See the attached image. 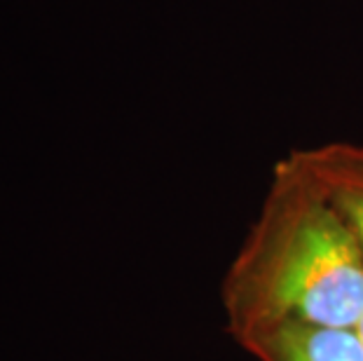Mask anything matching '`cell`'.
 Listing matches in <instances>:
<instances>
[{
  "instance_id": "2",
  "label": "cell",
  "mask_w": 363,
  "mask_h": 361,
  "mask_svg": "<svg viewBox=\"0 0 363 361\" xmlns=\"http://www.w3.org/2000/svg\"><path fill=\"white\" fill-rule=\"evenodd\" d=\"M256 361H363L357 326L281 321L239 345Z\"/></svg>"
},
{
  "instance_id": "3",
  "label": "cell",
  "mask_w": 363,
  "mask_h": 361,
  "mask_svg": "<svg viewBox=\"0 0 363 361\" xmlns=\"http://www.w3.org/2000/svg\"><path fill=\"white\" fill-rule=\"evenodd\" d=\"M303 155L363 249V143L330 141L303 148Z\"/></svg>"
},
{
  "instance_id": "1",
  "label": "cell",
  "mask_w": 363,
  "mask_h": 361,
  "mask_svg": "<svg viewBox=\"0 0 363 361\" xmlns=\"http://www.w3.org/2000/svg\"><path fill=\"white\" fill-rule=\"evenodd\" d=\"M220 303L237 345L281 321H361L363 249L303 150L274 165L260 209L223 277Z\"/></svg>"
},
{
  "instance_id": "4",
  "label": "cell",
  "mask_w": 363,
  "mask_h": 361,
  "mask_svg": "<svg viewBox=\"0 0 363 361\" xmlns=\"http://www.w3.org/2000/svg\"><path fill=\"white\" fill-rule=\"evenodd\" d=\"M357 328H359V335H361V340H363V317H361V321L357 324Z\"/></svg>"
}]
</instances>
